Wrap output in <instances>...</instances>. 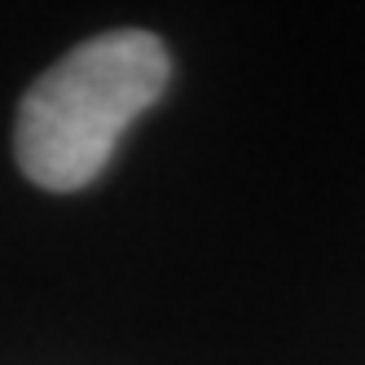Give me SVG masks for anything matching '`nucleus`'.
Instances as JSON below:
<instances>
[{
    "label": "nucleus",
    "mask_w": 365,
    "mask_h": 365,
    "mask_svg": "<svg viewBox=\"0 0 365 365\" xmlns=\"http://www.w3.org/2000/svg\"><path fill=\"white\" fill-rule=\"evenodd\" d=\"M168 75V48L150 31H110L71 48L18 106L22 172L58 194L93 185L128 123L163 97Z\"/></svg>",
    "instance_id": "nucleus-1"
}]
</instances>
